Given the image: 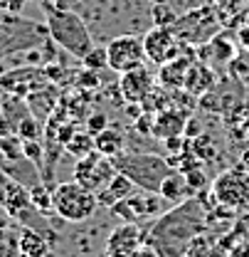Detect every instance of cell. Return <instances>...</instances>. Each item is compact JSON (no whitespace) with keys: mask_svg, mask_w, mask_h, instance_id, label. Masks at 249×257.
I'll list each match as a JSON object with an SVG mask.
<instances>
[{"mask_svg":"<svg viewBox=\"0 0 249 257\" xmlns=\"http://www.w3.org/2000/svg\"><path fill=\"white\" fill-rule=\"evenodd\" d=\"M192 62H195L192 57H187V55H178L175 60L160 64V72H158L160 84H163L165 89H183L185 77H187V69H190V64Z\"/></svg>","mask_w":249,"mask_h":257,"instance_id":"obj_14","label":"cell"},{"mask_svg":"<svg viewBox=\"0 0 249 257\" xmlns=\"http://www.w3.org/2000/svg\"><path fill=\"white\" fill-rule=\"evenodd\" d=\"M234 42H232V37L227 40V35L219 30L210 42H205V45H200V57H207L205 62L210 64V62H219V64H224V62H232L234 60Z\"/></svg>","mask_w":249,"mask_h":257,"instance_id":"obj_15","label":"cell"},{"mask_svg":"<svg viewBox=\"0 0 249 257\" xmlns=\"http://www.w3.org/2000/svg\"><path fill=\"white\" fill-rule=\"evenodd\" d=\"M20 136H23V141L37 139V126H35V121H32V119H25V121L20 124Z\"/></svg>","mask_w":249,"mask_h":257,"instance_id":"obj_25","label":"cell"},{"mask_svg":"<svg viewBox=\"0 0 249 257\" xmlns=\"http://www.w3.org/2000/svg\"><path fill=\"white\" fill-rule=\"evenodd\" d=\"M111 163L136 188L148 193H158L163 178L173 171L170 163L158 154H126L124 151V154L114 156Z\"/></svg>","mask_w":249,"mask_h":257,"instance_id":"obj_3","label":"cell"},{"mask_svg":"<svg viewBox=\"0 0 249 257\" xmlns=\"http://www.w3.org/2000/svg\"><path fill=\"white\" fill-rule=\"evenodd\" d=\"M156 89V77L153 72L143 64V67H136L131 72H124L121 79H119V92L126 101L131 104H143L146 96Z\"/></svg>","mask_w":249,"mask_h":257,"instance_id":"obj_11","label":"cell"},{"mask_svg":"<svg viewBox=\"0 0 249 257\" xmlns=\"http://www.w3.org/2000/svg\"><path fill=\"white\" fill-rule=\"evenodd\" d=\"M18 250L23 252V257H50V242L37 230L25 227L18 237Z\"/></svg>","mask_w":249,"mask_h":257,"instance_id":"obj_18","label":"cell"},{"mask_svg":"<svg viewBox=\"0 0 249 257\" xmlns=\"http://www.w3.org/2000/svg\"><path fill=\"white\" fill-rule=\"evenodd\" d=\"M104 47H106L109 69H114L116 74H124V72H131V69L146 64L143 37H138V35H116Z\"/></svg>","mask_w":249,"mask_h":257,"instance_id":"obj_6","label":"cell"},{"mask_svg":"<svg viewBox=\"0 0 249 257\" xmlns=\"http://www.w3.org/2000/svg\"><path fill=\"white\" fill-rule=\"evenodd\" d=\"M151 20L156 28H173L178 20V13L170 8V3H158L151 8Z\"/></svg>","mask_w":249,"mask_h":257,"instance_id":"obj_19","label":"cell"},{"mask_svg":"<svg viewBox=\"0 0 249 257\" xmlns=\"http://www.w3.org/2000/svg\"><path fill=\"white\" fill-rule=\"evenodd\" d=\"M212 87H215V74H212L210 64L195 60V62L190 64V69H187L183 89H185L190 96H202L205 92H210Z\"/></svg>","mask_w":249,"mask_h":257,"instance_id":"obj_13","label":"cell"},{"mask_svg":"<svg viewBox=\"0 0 249 257\" xmlns=\"http://www.w3.org/2000/svg\"><path fill=\"white\" fill-rule=\"evenodd\" d=\"M52 210L64 223H87L99 210V200L77 181H64L52 193Z\"/></svg>","mask_w":249,"mask_h":257,"instance_id":"obj_4","label":"cell"},{"mask_svg":"<svg viewBox=\"0 0 249 257\" xmlns=\"http://www.w3.org/2000/svg\"><path fill=\"white\" fill-rule=\"evenodd\" d=\"M133 191H136V186H133L126 176L116 173L114 181H111L106 188H101V191L96 193V200H99V205H104V208H114V205L121 203L124 198L133 195Z\"/></svg>","mask_w":249,"mask_h":257,"instance_id":"obj_17","label":"cell"},{"mask_svg":"<svg viewBox=\"0 0 249 257\" xmlns=\"http://www.w3.org/2000/svg\"><path fill=\"white\" fill-rule=\"evenodd\" d=\"M151 3H153V5H158V3H168V0H151Z\"/></svg>","mask_w":249,"mask_h":257,"instance_id":"obj_30","label":"cell"},{"mask_svg":"<svg viewBox=\"0 0 249 257\" xmlns=\"http://www.w3.org/2000/svg\"><path fill=\"white\" fill-rule=\"evenodd\" d=\"M212 195L224 208H242L249 203V173L239 166L224 171L212 183Z\"/></svg>","mask_w":249,"mask_h":257,"instance_id":"obj_9","label":"cell"},{"mask_svg":"<svg viewBox=\"0 0 249 257\" xmlns=\"http://www.w3.org/2000/svg\"><path fill=\"white\" fill-rule=\"evenodd\" d=\"M94 151H99L106 159H114L126 151V136L116 126H106L94 136Z\"/></svg>","mask_w":249,"mask_h":257,"instance_id":"obj_16","label":"cell"},{"mask_svg":"<svg viewBox=\"0 0 249 257\" xmlns=\"http://www.w3.org/2000/svg\"><path fill=\"white\" fill-rule=\"evenodd\" d=\"M143 245V232L136 223H121L106 237L104 257H133V252Z\"/></svg>","mask_w":249,"mask_h":257,"instance_id":"obj_10","label":"cell"},{"mask_svg":"<svg viewBox=\"0 0 249 257\" xmlns=\"http://www.w3.org/2000/svg\"><path fill=\"white\" fill-rule=\"evenodd\" d=\"M30 203L40 213H50L52 210V193H47L45 186H35L30 191Z\"/></svg>","mask_w":249,"mask_h":257,"instance_id":"obj_22","label":"cell"},{"mask_svg":"<svg viewBox=\"0 0 249 257\" xmlns=\"http://www.w3.org/2000/svg\"><path fill=\"white\" fill-rule=\"evenodd\" d=\"M67 151L74 159H84L87 154L94 151V136L92 134H74L72 141H67Z\"/></svg>","mask_w":249,"mask_h":257,"instance_id":"obj_20","label":"cell"},{"mask_svg":"<svg viewBox=\"0 0 249 257\" xmlns=\"http://www.w3.org/2000/svg\"><path fill=\"white\" fill-rule=\"evenodd\" d=\"M239 42H242V47H247L249 50V25L239 30Z\"/></svg>","mask_w":249,"mask_h":257,"instance_id":"obj_27","label":"cell"},{"mask_svg":"<svg viewBox=\"0 0 249 257\" xmlns=\"http://www.w3.org/2000/svg\"><path fill=\"white\" fill-rule=\"evenodd\" d=\"M106 126H109V121H106L104 114H94V116H89V121H87V131H89L92 136H96L99 131H104Z\"/></svg>","mask_w":249,"mask_h":257,"instance_id":"obj_23","label":"cell"},{"mask_svg":"<svg viewBox=\"0 0 249 257\" xmlns=\"http://www.w3.org/2000/svg\"><path fill=\"white\" fill-rule=\"evenodd\" d=\"M175 35L183 40V45H205L210 42L219 30H222V18H219L217 8L202 5L195 8L185 15H178L175 25H173Z\"/></svg>","mask_w":249,"mask_h":257,"instance_id":"obj_5","label":"cell"},{"mask_svg":"<svg viewBox=\"0 0 249 257\" xmlns=\"http://www.w3.org/2000/svg\"><path fill=\"white\" fill-rule=\"evenodd\" d=\"M242 168H244V171L249 173V151L244 154V156H242Z\"/></svg>","mask_w":249,"mask_h":257,"instance_id":"obj_28","label":"cell"},{"mask_svg":"<svg viewBox=\"0 0 249 257\" xmlns=\"http://www.w3.org/2000/svg\"><path fill=\"white\" fill-rule=\"evenodd\" d=\"M82 64H84L87 69H94V72L106 69V67H109V62H106V47H96V45H94L92 50L82 57Z\"/></svg>","mask_w":249,"mask_h":257,"instance_id":"obj_21","label":"cell"},{"mask_svg":"<svg viewBox=\"0 0 249 257\" xmlns=\"http://www.w3.org/2000/svg\"><path fill=\"white\" fill-rule=\"evenodd\" d=\"M158 195H160L165 203H173V205L185 203L187 198H192V191H190V183H187L185 173L173 168V171L163 178V183H160V188H158Z\"/></svg>","mask_w":249,"mask_h":257,"instance_id":"obj_12","label":"cell"},{"mask_svg":"<svg viewBox=\"0 0 249 257\" xmlns=\"http://www.w3.org/2000/svg\"><path fill=\"white\" fill-rule=\"evenodd\" d=\"M47 32L55 40V45H60L64 52H69L77 60H82L94 47L92 32L87 28V23L67 8L47 10Z\"/></svg>","mask_w":249,"mask_h":257,"instance_id":"obj_2","label":"cell"},{"mask_svg":"<svg viewBox=\"0 0 249 257\" xmlns=\"http://www.w3.org/2000/svg\"><path fill=\"white\" fill-rule=\"evenodd\" d=\"M202 203L197 198H187L185 203H178L170 213L158 218L151 227V245L160 257H183L190 250L192 237L202 230Z\"/></svg>","mask_w":249,"mask_h":257,"instance_id":"obj_1","label":"cell"},{"mask_svg":"<svg viewBox=\"0 0 249 257\" xmlns=\"http://www.w3.org/2000/svg\"><path fill=\"white\" fill-rule=\"evenodd\" d=\"M28 0H0V10L3 13H10V15H20L23 8H25Z\"/></svg>","mask_w":249,"mask_h":257,"instance_id":"obj_24","label":"cell"},{"mask_svg":"<svg viewBox=\"0 0 249 257\" xmlns=\"http://www.w3.org/2000/svg\"><path fill=\"white\" fill-rule=\"evenodd\" d=\"M143 50H146V62L151 64H165L175 60L178 55H183L185 45L183 40L175 35L173 28H151L143 35Z\"/></svg>","mask_w":249,"mask_h":257,"instance_id":"obj_8","label":"cell"},{"mask_svg":"<svg viewBox=\"0 0 249 257\" xmlns=\"http://www.w3.org/2000/svg\"><path fill=\"white\" fill-rule=\"evenodd\" d=\"M133 257H160V252H158L151 242H148V245H141V247L133 252Z\"/></svg>","mask_w":249,"mask_h":257,"instance_id":"obj_26","label":"cell"},{"mask_svg":"<svg viewBox=\"0 0 249 257\" xmlns=\"http://www.w3.org/2000/svg\"><path fill=\"white\" fill-rule=\"evenodd\" d=\"M237 5H249V0H234Z\"/></svg>","mask_w":249,"mask_h":257,"instance_id":"obj_29","label":"cell"},{"mask_svg":"<svg viewBox=\"0 0 249 257\" xmlns=\"http://www.w3.org/2000/svg\"><path fill=\"white\" fill-rule=\"evenodd\" d=\"M116 173L119 171L114 168L111 159L101 156L99 151H92L84 159H77V163H74V181L79 186H84L87 191H92L94 195L101 191V188H106L114 181Z\"/></svg>","mask_w":249,"mask_h":257,"instance_id":"obj_7","label":"cell"}]
</instances>
